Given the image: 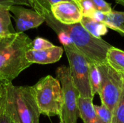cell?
I'll return each instance as SVG.
<instances>
[{
  "label": "cell",
  "mask_w": 124,
  "mask_h": 123,
  "mask_svg": "<svg viewBox=\"0 0 124 123\" xmlns=\"http://www.w3.org/2000/svg\"><path fill=\"white\" fill-rule=\"evenodd\" d=\"M32 49V40L24 33L0 36V80L12 82L32 64L26 53Z\"/></svg>",
  "instance_id": "1"
},
{
  "label": "cell",
  "mask_w": 124,
  "mask_h": 123,
  "mask_svg": "<svg viewBox=\"0 0 124 123\" xmlns=\"http://www.w3.org/2000/svg\"><path fill=\"white\" fill-rule=\"evenodd\" d=\"M47 25L53 30H59L68 35L72 43L88 59L90 62L100 65L106 62V55L108 49L112 46L103 40L97 38L90 34L80 23L64 25L54 18L51 12H44Z\"/></svg>",
  "instance_id": "2"
},
{
  "label": "cell",
  "mask_w": 124,
  "mask_h": 123,
  "mask_svg": "<svg viewBox=\"0 0 124 123\" xmlns=\"http://www.w3.org/2000/svg\"><path fill=\"white\" fill-rule=\"evenodd\" d=\"M6 108L15 123H39V112L32 86L5 82Z\"/></svg>",
  "instance_id": "3"
},
{
  "label": "cell",
  "mask_w": 124,
  "mask_h": 123,
  "mask_svg": "<svg viewBox=\"0 0 124 123\" xmlns=\"http://www.w3.org/2000/svg\"><path fill=\"white\" fill-rule=\"evenodd\" d=\"M32 87L40 113L47 117H60L62 108V94L60 81L52 75H46Z\"/></svg>",
  "instance_id": "4"
},
{
  "label": "cell",
  "mask_w": 124,
  "mask_h": 123,
  "mask_svg": "<svg viewBox=\"0 0 124 123\" xmlns=\"http://www.w3.org/2000/svg\"><path fill=\"white\" fill-rule=\"evenodd\" d=\"M97 65L101 77L99 95L101 103L113 112L124 91V75L113 69L107 62Z\"/></svg>",
  "instance_id": "5"
},
{
  "label": "cell",
  "mask_w": 124,
  "mask_h": 123,
  "mask_svg": "<svg viewBox=\"0 0 124 123\" xmlns=\"http://www.w3.org/2000/svg\"><path fill=\"white\" fill-rule=\"evenodd\" d=\"M56 78L60 81L62 94V108L60 120L64 123H77L79 117V93L70 76L69 67L62 65L56 70Z\"/></svg>",
  "instance_id": "6"
},
{
  "label": "cell",
  "mask_w": 124,
  "mask_h": 123,
  "mask_svg": "<svg viewBox=\"0 0 124 123\" xmlns=\"http://www.w3.org/2000/svg\"><path fill=\"white\" fill-rule=\"evenodd\" d=\"M63 47L69 62L70 76L79 96L93 99L89 80L90 62L73 44Z\"/></svg>",
  "instance_id": "7"
},
{
  "label": "cell",
  "mask_w": 124,
  "mask_h": 123,
  "mask_svg": "<svg viewBox=\"0 0 124 123\" xmlns=\"http://www.w3.org/2000/svg\"><path fill=\"white\" fill-rule=\"evenodd\" d=\"M51 13L55 20L64 25L80 22L83 17L79 1L56 3L51 7Z\"/></svg>",
  "instance_id": "8"
},
{
  "label": "cell",
  "mask_w": 124,
  "mask_h": 123,
  "mask_svg": "<svg viewBox=\"0 0 124 123\" xmlns=\"http://www.w3.org/2000/svg\"><path fill=\"white\" fill-rule=\"evenodd\" d=\"M9 10L15 18L16 33H24L29 29L39 27L45 22V18L33 9L15 5L9 7Z\"/></svg>",
  "instance_id": "9"
},
{
  "label": "cell",
  "mask_w": 124,
  "mask_h": 123,
  "mask_svg": "<svg viewBox=\"0 0 124 123\" xmlns=\"http://www.w3.org/2000/svg\"><path fill=\"white\" fill-rule=\"evenodd\" d=\"M63 51L62 47L57 46L43 50H34L31 49L26 53V59L31 64H52L58 62L61 59Z\"/></svg>",
  "instance_id": "10"
},
{
  "label": "cell",
  "mask_w": 124,
  "mask_h": 123,
  "mask_svg": "<svg viewBox=\"0 0 124 123\" xmlns=\"http://www.w3.org/2000/svg\"><path fill=\"white\" fill-rule=\"evenodd\" d=\"M92 19L103 22L108 28L124 36V12L113 10L107 14L96 12Z\"/></svg>",
  "instance_id": "11"
},
{
  "label": "cell",
  "mask_w": 124,
  "mask_h": 123,
  "mask_svg": "<svg viewBox=\"0 0 124 123\" xmlns=\"http://www.w3.org/2000/svg\"><path fill=\"white\" fill-rule=\"evenodd\" d=\"M78 107L79 117L83 120L84 123H97V113L92 98H84L79 96Z\"/></svg>",
  "instance_id": "12"
},
{
  "label": "cell",
  "mask_w": 124,
  "mask_h": 123,
  "mask_svg": "<svg viewBox=\"0 0 124 123\" xmlns=\"http://www.w3.org/2000/svg\"><path fill=\"white\" fill-rule=\"evenodd\" d=\"M80 23L90 34L97 38H102V36L108 32V28L105 24L91 17L83 16Z\"/></svg>",
  "instance_id": "13"
},
{
  "label": "cell",
  "mask_w": 124,
  "mask_h": 123,
  "mask_svg": "<svg viewBox=\"0 0 124 123\" xmlns=\"http://www.w3.org/2000/svg\"><path fill=\"white\" fill-rule=\"evenodd\" d=\"M106 62L113 69L124 75V51L112 46L107 52Z\"/></svg>",
  "instance_id": "14"
},
{
  "label": "cell",
  "mask_w": 124,
  "mask_h": 123,
  "mask_svg": "<svg viewBox=\"0 0 124 123\" xmlns=\"http://www.w3.org/2000/svg\"><path fill=\"white\" fill-rule=\"evenodd\" d=\"M16 33L14 29L9 7H0V36H6Z\"/></svg>",
  "instance_id": "15"
},
{
  "label": "cell",
  "mask_w": 124,
  "mask_h": 123,
  "mask_svg": "<svg viewBox=\"0 0 124 123\" xmlns=\"http://www.w3.org/2000/svg\"><path fill=\"white\" fill-rule=\"evenodd\" d=\"M89 80L92 96L94 98L95 94L100 95L101 77H100V73L97 65L92 62H90V65H89Z\"/></svg>",
  "instance_id": "16"
},
{
  "label": "cell",
  "mask_w": 124,
  "mask_h": 123,
  "mask_svg": "<svg viewBox=\"0 0 124 123\" xmlns=\"http://www.w3.org/2000/svg\"><path fill=\"white\" fill-rule=\"evenodd\" d=\"M68 1H79V0H27L28 6L31 7L39 14L44 12H50L51 7L58 2Z\"/></svg>",
  "instance_id": "17"
},
{
  "label": "cell",
  "mask_w": 124,
  "mask_h": 123,
  "mask_svg": "<svg viewBox=\"0 0 124 123\" xmlns=\"http://www.w3.org/2000/svg\"><path fill=\"white\" fill-rule=\"evenodd\" d=\"M97 113L96 123H112L113 112L105 105H94Z\"/></svg>",
  "instance_id": "18"
},
{
  "label": "cell",
  "mask_w": 124,
  "mask_h": 123,
  "mask_svg": "<svg viewBox=\"0 0 124 123\" xmlns=\"http://www.w3.org/2000/svg\"><path fill=\"white\" fill-rule=\"evenodd\" d=\"M112 123H124V88L121 97L113 112Z\"/></svg>",
  "instance_id": "19"
},
{
  "label": "cell",
  "mask_w": 124,
  "mask_h": 123,
  "mask_svg": "<svg viewBox=\"0 0 124 123\" xmlns=\"http://www.w3.org/2000/svg\"><path fill=\"white\" fill-rule=\"evenodd\" d=\"M90 1L92 2L94 9L97 12L107 14L113 11L111 4L105 0H90Z\"/></svg>",
  "instance_id": "20"
},
{
  "label": "cell",
  "mask_w": 124,
  "mask_h": 123,
  "mask_svg": "<svg viewBox=\"0 0 124 123\" xmlns=\"http://www.w3.org/2000/svg\"><path fill=\"white\" fill-rule=\"evenodd\" d=\"M54 46V45L46 39L41 37H37L32 41V49L34 50H43L49 49Z\"/></svg>",
  "instance_id": "21"
},
{
  "label": "cell",
  "mask_w": 124,
  "mask_h": 123,
  "mask_svg": "<svg viewBox=\"0 0 124 123\" xmlns=\"http://www.w3.org/2000/svg\"><path fill=\"white\" fill-rule=\"evenodd\" d=\"M28 5L27 0H0V7H10L15 5Z\"/></svg>",
  "instance_id": "22"
},
{
  "label": "cell",
  "mask_w": 124,
  "mask_h": 123,
  "mask_svg": "<svg viewBox=\"0 0 124 123\" xmlns=\"http://www.w3.org/2000/svg\"><path fill=\"white\" fill-rule=\"evenodd\" d=\"M6 99V89L4 86V81L0 80V116L4 110Z\"/></svg>",
  "instance_id": "23"
},
{
  "label": "cell",
  "mask_w": 124,
  "mask_h": 123,
  "mask_svg": "<svg viewBox=\"0 0 124 123\" xmlns=\"http://www.w3.org/2000/svg\"><path fill=\"white\" fill-rule=\"evenodd\" d=\"M0 123H15L11 118L7 109L6 108V104H5L4 110L0 116Z\"/></svg>",
  "instance_id": "24"
},
{
  "label": "cell",
  "mask_w": 124,
  "mask_h": 123,
  "mask_svg": "<svg viewBox=\"0 0 124 123\" xmlns=\"http://www.w3.org/2000/svg\"><path fill=\"white\" fill-rule=\"evenodd\" d=\"M114 1H115L117 4H118L123 6L124 7V0H114Z\"/></svg>",
  "instance_id": "25"
},
{
  "label": "cell",
  "mask_w": 124,
  "mask_h": 123,
  "mask_svg": "<svg viewBox=\"0 0 124 123\" xmlns=\"http://www.w3.org/2000/svg\"><path fill=\"white\" fill-rule=\"evenodd\" d=\"M60 123H64V122H63L62 120H60Z\"/></svg>",
  "instance_id": "26"
}]
</instances>
